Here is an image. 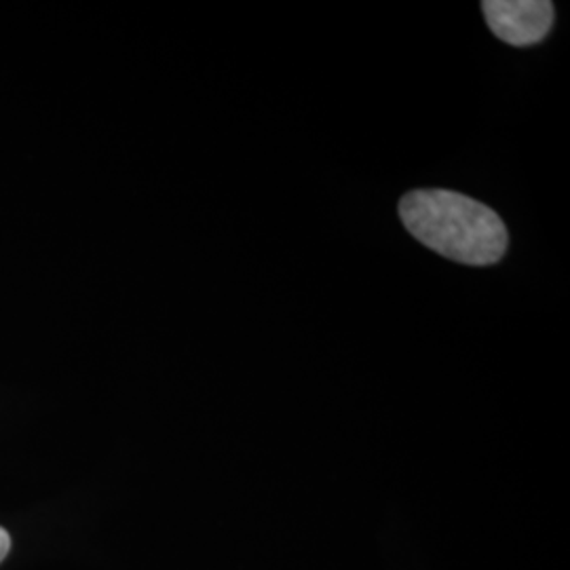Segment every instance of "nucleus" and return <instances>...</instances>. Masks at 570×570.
<instances>
[{"instance_id":"f257e3e1","label":"nucleus","mask_w":570,"mask_h":570,"mask_svg":"<svg viewBox=\"0 0 570 570\" xmlns=\"http://www.w3.org/2000/svg\"><path fill=\"white\" fill-rule=\"evenodd\" d=\"M407 233L454 263L494 265L508 249V228L489 205L452 190H414L400 202Z\"/></svg>"},{"instance_id":"f03ea898","label":"nucleus","mask_w":570,"mask_h":570,"mask_svg":"<svg viewBox=\"0 0 570 570\" xmlns=\"http://www.w3.org/2000/svg\"><path fill=\"white\" fill-rule=\"evenodd\" d=\"M482 9L492 35L513 47L543 41L553 23L550 0H484Z\"/></svg>"},{"instance_id":"7ed1b4c3","label":"nucleus","mask_w":570,"mask_h":570,"mask_svg":"<svg viewBox=\"0 0 570 570\" xmlns=\"http://www.w3.org/2000/svg\"><path fill=\"white\" fill-rule=\"evenodd\" d=\"M11 548V539H9V532L4 529H0V562L4 560V556L9 553Z\"/></svg>"}]
</instances>
